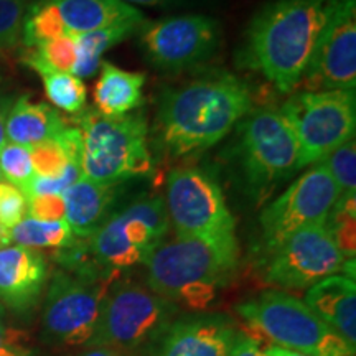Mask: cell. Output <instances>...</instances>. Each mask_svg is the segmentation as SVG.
<instances>
[{
  "mask_svg": "<svg viewBox=\"0 0 356 356\" xmlns=\"http://www.w3.org/2000/svg\"><path fill=\"white\" fill-rule=\"evenodd\" d=\"M236 312L270 343L312 356H355L343 338L291 293L269 291L243 302Z\"/></svg>",
  "mask_w": 356,
  "mask_h": 356,
  "instance_id": "cell-5",
  "label": "cell"
},
{
  "mask_svg": "<svg viewBox=\"0 0 356 356\" xmlns=\"http://www.w3.org/2000/svg\"><path fill=\"white\" fill-rule=\"evenodd\" d=\"M38 74L43 81L44 95L51 101V104L70 114H79L84 111L88 91L83 79L71 73L50 70L38 71Z\"/></svg>",
  "mask_w": 356,
  "mask_h": 356,
  "instance_id": "cell-25",
  "label": "cell"
},
{
  "mask_svg": "<svg viewBox=\"0 0 356 356\" xmlns=\"http://www.w3.org/2000/svg\"><path fill=\"white\" fill-rule=\"evenodd\" d=\"M145 266L149 289L173 305L202 312L238 273V239L208 241L175 236L160 243Z\"/></svg>",
  "mask_w": 356,
  "mask_h": 356,
  "instance_id": "cell-3",
  "label": "cell"
},
{
  "mask_svg": "<svg viewBox=\"0 0 356 356\" xmlns=\"http://www.w3.org/2000/svg\"><path fill=\"white\" fill-rule=\"evenodd\" d=\"M251 109L248 84L228 71H216L163 96L155 134L167 155L191 157L225 139Z\"/></svg>",
  "mask_w": 356,
  "mask_h": 356,
  "instance_id": "cell-1",
  "label": "cell"
},
{
  "mask_svg": "<svg viewBox=\"0 0 356 356\" xmlns=\"http://www.w3.org/2000/svg\"><path fill=\"white\" fill-rule=\"evenodd\" d=\"M83 177L81 165L79 163H70L65 168L63 173L56 177L43 178V177H33L29 186H26L24 195L25 198L35 197V195H63L71 185H74L79 178Z\"/></svg>",
  "mask_w": 356,
  "mask_h": 356,
  "instance_id": "cell-31",
  "label": "cell"
},
{
  "mask_svg": "<svg viewBox=\"0 0 356 356\" xmlns=\"http://www.w3.org/2000/svg\"><path fill=\"white\" fill-rule=\"evenodd\" d=\"M177 310L152 289L132 280L113 282L88 346H106L118 353L152 348L175 320Z\"/></svg>",
  "mask_w": 356,
  "mask_h": 356,
  "instance_id": "cell-6",
  "label": "cell"
},
{
  "mask_svg": "<svg viewBox=\"0 0 356 356\" xmlns=\"http://www.w3.org/2000/svg\"><path fill=\"white\" fill-rule=\"evenodd\" d=\"M304 302L333 332L356 350V284L346 275H332L312 286Z\"/></svg>",
  "mask_w": 356,
  "mask_h": 356,
  "instance_id": "cell-19",
  "label": "cell"
},
{
  "mask_svg": "<svg viewBox=\"0 0 356 356\" xmlns=\"http://www.w3.org/2000/svg\"><path fill=\"white\" fill-rule=\"evenodd\" d=\"M76 37H60L40 44L37 48H30L25 63L37 73L43 70L71 73L76 65Z\"/></svg>",
  "mask_w": 356,
  "mask_h": 356,
  "instance_id": "cell-26",
  "label": "cell"
},
{
  "mask_svg": "<svg viewBox=\"0 0 356 356\" xmlns=\"http://www.w3.org/2000/svg\"><path fill=\"white\" fill-rule=\"evenodd\" d=\"M264 355H266V356H312V355L300 353V351H293V350L282 348V346H277V345H269V346H266V348H264Z\"/></svg>",
  "mask_w": 356,
  "mask_h": 356,
  "instance_id": "cell-39",
  "label": "cell"
},
{
  "mask_svg": "<svg viewBox=\"0 0 356 356\" xmlns=\"http://www.w3.org/2000/svg\"><path fill=\"white\" fill-rule=\"evenodd\" d=\"M26 216V198L15 185L0 181V228L10 231Z\"/></svg>",
  "mask_w": 356,
  "mask_h": 356,
  "instance_id": "cell-32",
  "label": "cell"
},
{
  "mask_svg": "<svg viewBox=\"0 0 356 356\" xmlns=\"http://www.w3.org/2000/svg\"><path fill=\"white\" fill-rule=\"evenodd\" d=\"M139 35L147 60L165 71H184L207 63L221 40L220 24L198 13L144 22Z\"/></svg>",
  "mask_w": 356,
  "mask_h": 356,
  "instance_id": "cell-13",
  "label": "cell"
},
{
  "mask_svg": "<svg viewBox=\"0 0 356 356\" xmlns=\"http://www.w3.org/2000/svg\"><path fill=\"white\" fill-rule=\"evenodd\" d=\"M15 97L7 95V92L0 91V149L7 144V136H6V124L8 113H10Z\"/></svg>",
  "mask_w": 356,
  "mask_h": 356,
  "instance_id": "cell-36",
  "label": "cell"
},
{
  "mask_svg": "<svg viewBox=\"0 0 356 356\" xmlns=\"http://www.w3.org/2000/svg\"><path fill=\"white\" fill-rule=\"evenodd\" d=\"M118 185H102L81 177L63 193L65 221L78 239H89L108 220Z\"/></svg>",
  "mask_w": 356,
  "mask_h": 356,
  "instance_id": "cell-20",
  "label": "cell"
},
{
  "mask_svg": "<svg viewBox=\"0 0 356 356\" xmlns=\"http://www.w3.org/2000/svg\"><path fill=\"white\" fill-rule=\"evenodd\" d=\"M299 144L300 168L317 165L355 137V91H299L279 111Z\"/></svg>",
  "mask_w": 356,
  "mask_h": 356,
  "instance_id": "cell-7",
  "label": "cell"
},
{
  "mask_svg": "<svg viewBox=\"0 0 356 356\" xmlns=\"http://www.w3.org/2000/svg\"><path fill=\"white\" fill-rule=\"evenodd\" d=\"M340 198V188L327 168L317 163L292 181L280 197L261 213V241L266 256L297 231L327 222L332 208Z\"/></svg>",
  "mask_w": 356,
  "mask_h": 356,
  "instance_id": "cell-12",
  "label": "cell"
},
{
  "mask_svg": "<svg viewBox=\"0 0 356 356\" xmlns=\"http://www.w3.org/2000/svg\"><path fill=\"white\" fill-rule=\"evenodd\" d=\"M129 6H144V7H170L177 3L185 2V0H122Z\"/></svg>",
  "mask_w": 356,
  "mask_h": 356,
  "instance_id": "cell-37",
  "label": "cell"
},
{
  "mask_svg": "<svg viewBox=\"0 0 356 356\" xmlns=\"http://www.w3.org/2000/svg\"><path fill=\"white\" fill-rule=\"evenodd\" d=\"M170 229V220L162 197L136 200L114 213L89 238L92 254L104 270L118 274L137 264H145Z\"/></svg>",
  "mask_w": 356,
  "mask_h": 356,
  "instance_id": "cell-9",
  "label": "cell"
},
{
  "mask_svg": "<svg viewBox=\"0 0 356 356\" xmlns=\"http://www.w3.org/2000/svg\"><path fill=\"white\" fill-rule=\"evenodd\" d=\"M337 0H270L246 30L239 63L280 92L302 83Z\"/></svg>",
  "mask_w": 356,
  "mask_h": 356,
  "instance_id": "cell-2",
  "label": "cell"
},
{
  "mask_svg": "<svg viewBox=\"0 0 356 356\" xmlns=\"http://www.w3.org/2000/svg\"><path fill=\"white\" fill-rule=\"evenodd\" d=\"M81 132V173L102 185H121L152 172L149 122L145 114H97L95 109L78 114Z\"/></svg>",
  "mask_w": 356,
  "mask_h": 356,
  "instance_id": "cell-4",
  "label": "cell"
},
{
  "mask_svg": "<svg viewBox=\"0 0 356 356\" xmlns=\"http://www.w3.org/2000/svg\"><path fill=\"white\" fill-rule=\"evenodd\" d=\"M73 356H121L118 351L106 348V346H84V350Z\"/></svg>",
  "mask_w": 356,
  "mask_h": 356,
  "instance_id": "cell-38",
  "label": "cell"
},
{
  "mask_svg": "<svg viewBox=\"0 0 356 356\" xmlns=\"http://www.w3.org/2000/svg\"><path fill=\"white\" fill-rule=\"evenodd\" d=\"M66 129L56 109L47 102H32L29 96L17 97L6 124L7 142L32 147L53 139Z\"/></svg>",
  "mask_w": 356,
  "mask_h": 356,
  "instance_id": "cell-22",
  "label": "cell"
},
{
  "mask_svg": "<svg viewBox=\"0 0 356 356\" xmlns=\"http://www.w3.org/2000/svg\"><path fill=\"white\" fill-rule=\"evenodd\" d=\"M12 239H10V233H8L7 229L0 228V248H6V246H10Z\"/></svg>",
  "mask_w": 356,
  "mask_h": 356,
  "instance_id": "cell-40",
  "label": "cell"
},
{
  "mask_svg": "<svg viewBox=\"0 0 356 356\" xmlns=\"http://www.w3.org/2000/svg\"><path fill=\"white\" fill-rule=\"evenodd\" d=\"M229 356H266V355H264V348H262L261 343L254 337L239 332Z\"/></svg>",
  "mask_w": 356,
  "mask_h": 356,
  "instance_id": "cell-35",
  "label": "cell"
},
{
  "mask_svg": "<svg viewBox=\"0 0 356 356\" xmlns=\"http://www.w3.org/2000/svg\"><path fill=\"white\" fill-rule=\"evenodd\" d=\"M114 279L84 277L68 270L53 275L44 297L42 338L55 348L88 346Z\"/></svg>",
  "mask_w": 356,
  "mask_h": 356,
  "instance_id": "cell-11",
  "label": "cell"
},
{
  "mask_svg": "<svg viewBox=\"0 0 356 356\" xmlns=\"http://www.w3.org/2000/svg\"><path fill=\"white\" fill-rule=\"evenodd\" d=\"M238 333L236 323L226 315L178 318L152 346V356H229Z\"/></svg>",
  "mask_w": 356,
  "mask_h": 356,
  "instance_id": "cell-16",
  "label": "cell"
},
{
  "mask_svg": "<svg viewBox=\"0 0 356 356\" xmlns=\"http://www.w3.org/2000/svg\"><path fill=\"white\" fill-rule=\"evenodd\" d=\"M29 7V0H0V48L19 42Z\"/></svg>",
  "mask_w": 356,
  "mask_h": 356,
  "instance_id": "cell-30",
  "label": "cell"
},
{
  "mask_svg": "<svg viewBox=\"0 0 356 356\" xmlns=\"http://www.w3.org/2000/svg\"><path fill=\"white\" fill-rule=\"evenodd\" d=\"M12 243L30 249H65L76 243V236L65 220L40 221L25 216L19 225L8 231Z\"/></svg>",
  "mask_w": 356,
  "mask_h": 356,
  "instance_id": "cell-24",
  "label": "cell"
},
{
  "mask_svg": "<svg viewBox=\"0 0 356 356\" xmlns=\"http://www.w3.org/2000/svg\"><path fill=\"white\" fill-rule=\"evenodd\" d=\"M48 264L37 249L0 248V302L17 312L30 310L42 296Z\"/></svg>",
  "mask_w": 356,
  "mask_h": 356,
  "instance_id": "cell-17",
  "label": "cell"
},
{
  "mask_svg": "<svg viewBox=\"0 0 356 356\" xmlns=\"http://www.w3.org/2000/svg\"><path fill=\"white\" fill-rule=\"evenodd\" d=\"M0 356H33L25 333L6 323L2 305H0Z\"/></svg>",
  "mask_w": 356,
  "mask_h": 356,
  "instance_id": "cell-34",
  "label": "cell"
},
{
  "mask_svg": "<svg viewBox=\"0 0 356 356\" xmlns=\"http://www.w3.org/2000/svg\"><path fill=\"white\" fill-rule=\"evenodd\" d=\"M0 172L8 184L15 185L24 193L35 177L30 147L7 142L0 149Z\"/></svg>",
  "mask_w": 356,
  "mask_h": 356,
  "instance_id": "cell-28",
  "label": "cell"
},
{
  "mask_svg": "<svg viewBox=\"0 0 356 356\" xmlns=\"http://www.w3.org/2000/svg\"><path fill=\"white\" fill-rule=\"evenodd\" d=\"M163 202L175 236L208 241L238 239L220 184L202 168L184 167L168 173Z\"/></svg>",
  "mask_w": 356,
  "mask_h": 356,
  "instance_id": "cell-10",
  "label": "cell"
},
{
  "mask_svg": "<svg viewBox=\"0 0 356 356\" xmlns=\"http://www.w3.org/2000/svg\"><path fill=\"white\" fill-rule=\"evenodd\" d=\"M327 226L346 261L356 256V193L340 195L327 218Z\"/></svg>",
  "mask_w": 356,
  "mask_h": 356,
  "instance_id": "cell-27",
  "label": "cell"
},
{
  "mask_svg": "<svg viewBox=\"0 0 356 356\" xmlns=\"http://www.w3.org/2000/svg\"><path fill=\"white\" fill-rule=\"evenodd\" d=\"M145 79L144 73L127 71L102 61L99 79L92 92L95 111L106 118L134 113L142 104Z\"/></svg>",
  "mask_w": 356,
  "mask_h": 356,
  "instance_id": "cell-21",
  "label": "cell"
},
{
  "mask_svg": "<svg viewBox=\"0 0 356 356\" xmlns=\"http://www.w3.org/2000/svg\"><path fill=\"white\" fill-rule=\"evenodd\" d=\"M238 160L246 188L266 197L300 170L299 144L284 115L274 109L248 114L239 126Z\"/></svg>",
  "mask_w": 356,
  "mask_h": 356,
  "instance_id": "cell-8",
  "label": "cell"
},
{
  "mask_svg": "<svg viewBox=\"0 0 356 356\" xmlns=\"http://www.w3.org/2000/svg\"><path fill=\"white\" fill-rule=\"evenodd\" d=\"M26 216L40 221L65 220L63 195H35L26 198Z\"/></svg>",
  "mask_w": 356,
  "mask_h": 356,
  "instance_id": "cell-33",
  "label": "cell"
},
{
  "mask_svg": "<svg viewBox=\"0 0 356 356\" xmlns=\"http://www.w3.org/2000/svg\"><path fill=\"white\" fill-rule=\"evenodd\" d=\"M3 180V177H2V172H0V181H2Z\"/></svg>",
  "mask_w": 356,
  "mask_h": 356,
  "instance_id": "cell-41",
  "label": "cell"
},
{
  "mask_svg": "<svg viewBox=\"0 0 356 356\" xmlns=\"http://www.w3.org/2000/svg\"><path fill=\"white\" fill-rule=\"evenodd\" d=\"M333 181L340 188V195L356 193V144L353 139L346 140L343 145L328 154L322 162Z\"/></svg>",
  "mask_w": 356,
  "mask_h": 356,
  "instance_id": "cell-29",
  "label": "cell"
},
{
  "mask_svg": "<svg viewBox=\"0 0 356 356\" xmlns=\"http://www.w3.org/2000/svg\"><path fill=\"white\" fill-rule=\"evenodd\" d=\"M140 26L142 24H137V22H124V24L108 26V29L97 30V32L79 35L76 37V65H74L71 74H74L79 79L95 76L99 71L102 61H104L102 56L106 55V51L136 35Z\"/></svg>",
  "mask_w": 356,
  "mask_h": 356,
  "instance_id": "cell-23",
  "label": "cell"
},
{
  "mask_svg": "<svg viewBox=\"0 0 356 356\" xmlns=\"http://www.w3.org/2000/svg\"><path fill=\"white\" fill-rule=\"evenodd\" d=\"M300 84L305 91H355L356 0H337Z\"/></svg>",
  "mask_w": 356,
  "mask_h": 356,
  "instance_id": "cell-15",
  "label": "cell"
},
{
  "mask_svg": "<svg viewBox=\"0 0 356 356\" xmlns=\"http://www.w3.org/2000/svg\"><path fill=\"white\" fill-rule=\"evenodd\" d=\"M267 257L266 282L289 291L310 289L346 264L327 222L297 231Z\"/></svg>",
  "mask_w": 356,
  "mask_h": 356,
  "instance_id": "cell-14",
  "label": "cell"
},
{
  "mask_svg": "<svg viewBox=\"0 0 356 356\" xmlns=\"http://www.w3.org/2000/svg\"><path fill=\"white\" fill-rule=\"evenodd\" d=\"M53 12L65 37H79L108 29V26L137 22L145 17L139 8L122 0H43Z\"/></svg>",
  "mask_w": 356,
  "mask_h": 356,
  "instance_id": "cell-18",
  "label": "cell"
}]
</instances>
